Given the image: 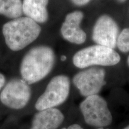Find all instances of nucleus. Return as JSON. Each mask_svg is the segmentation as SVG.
Wrapping results in <instances>:
<instances>
[{
    "label": "nucleus",
    "instance_id": "f257e3e1",
    "mask_svg": "<svg viewBox=\"0 0 129 129\" xmlns=\"http://www.w3.org/2000/svg\"><path fill=\"white\" fill-rule=\"evenodd\" d=\"M55 60V53L50 47L39 46L32 48L21 62L20 72L22 80L29 85L40 81L52 71Z\"/></svg>",
    "mask_w": 129,
    "mask_h": 129
},
{
    "label": "nucleus",
    "instance_id": "f03ea898",
    "mask_svg": "<svg viewBox=\"0 0 129 129\" xmlns=\"http://www.w3.org/2000/svg\"><path fill=\"white\" fill-rule=\"evenodd\" d=\"M5 42L11 50L20 51L38 38L41 28L38 23L28 17H20L3 25Z\"/></svg>",
    "mask_w": 129,
    "mask_h": 129
},
{
    "label": "nucleus",
    "instance_id": "7ed1b4c3",
    "mask_svg": "<svg viewBox=\"0 0 129 129\" xmlns=\"http://www.w3.org/2000/svg\"><path fill=\"white\" fill-rule=\"evenodd\" d=\"M121 56L114 49L95 44L75 53L72 62L79 69L94 67H112L120 62Z\"/></svg>",
    "mask_w": 129,
    "mask_h": 129
},
{
    "label": "nucleus",
    "instance_id": "20e7f679",
    "mask_svg": "<svg viewBox=\"0 0 129 129\" xmlns=\"http://www.w3.org/2000/svg\"><path fill=\"white\" fill-rule=\"evenodd\" d=\"M80 109L87 124L96 128H105L111 124L112 115L107 102L99 94L85 98L81 102Z\"/></svg>",
    "mask_w": 129,
    "mask_h": 129
},
{
    "label": "nucleus",
    "instance_id": "39448f33",
    "mask_svg": "<svg viewBox=\"0 0 129 129\" xmlns=\"http://www.w3.org/2000/svg\"><path fill=\"white\" fill-rule=\"evenodd\" d=\"M71 81L64 75L54 77L47 85L44 93L39 97L35 106L38 111L55 108L67 101L70 93Z\"/></svg>",
    "mask_w": 129,
    "mask_h": 129
},
{
    "label": "nucleus",
    "instance_id": "423d86ee",
    "mask_svg": "<svg viewBox=\"0 0 129 129\" xmlns=\"http://www.w3.org/2000/svg\"><path fill=\"white\" fill-rule=\"evenodd\" d=\"M72 82L83 97L98 94L106 84V71L98 67L83 69L74 75Z\"/></svg>",
    "mask_w": 129,
    "mask_h": 129
},
{
    "label": "nucleus",
    "instance_id": "0eeeda50",
    "mask_svg": "<svg viewBox=\"0 0 129 129\" xmlns=\"http://www.w3.org/2000/svg\"><path fill=\"white\" fill-rule=\"evenodd\" d=\"M30 96L29 85L23 80L14 78L5 85L0 94V101L9 108L20 109L28 104Z\"/></svg>",
    "mask_w": 129,
    "mask_h": 129
},
{
    "label": "nucleus",
    "instance_id": "6e6552de",
    "mask_svg": "<svg viewBox=\"0 0 129 129\" xmlns=\"http://www.w3.org/2000/svg\"><path fill=\"white\" fill-rule=\"evenodd\" d=\"M120 32L117 22L111 16L103 14L95 22L91 38L96 44L115 49Z\"/></svg>",
    "mask_w": 129,
    "mask_h": 129
},
{
    "label": "nucleus",
    "instance_id": "1a4fd4ad",
    "mask_svg": "<svg viewBox=\"0 0 129 129\" xmlns=\"http://www.w3.org/2000/svg\"><path fill=\"white\" fill-rule=\"evenodd\" d=\"M83 19V12L80 10L74 11L66 16L60 28V34L64 40L77 45L85 43L87 34L80 26Z\"/></svg>",
    "mask_w": 129,
    "mask_h": 129
},
{
    "label": "nucleus",
    "instance_id": "9d476101",
    "mask_svg": "<svg viewBox=\"0 0 129 129\" xmlns=\"http://www.w3.org/2000/svg\"><path fill=\"white\" fill-rule=\"evenodd\" d=\"M64 119L63 113L57 108L40 111L34 117L30 129H57Z\"/></svg>",
    "mask_w": 129,
    "mask_h": 129
},
{
    "label": "nucleus",
    "instance_id": "9b49d317",
    "mask_svg": "<svg viewBox=\"0 0 129 129\" xmlns=\"http://www.w3.org/2000/svg\"><path fill=\"white\" fill-rule=\"evenodd\" d=\"M48 0H23V13L37 23H44L48 19Z\"/></svg>",
    "mask_w": 129,
    "mask_h": 129
},
{
    "label": "nucleus",
    "instance_id": "f8f14e48",
    "mask_svg": "<svg viewBox=\"0 0 129 129\" xmlns=\"http://www.w3.org/2000/svg\"><path fill=\"white\" fill-rule=\"evenodd\" d=\"M23 14L21 0H0V14L8 18L16 19Z\"/></svg>",
    "mask_w": 129,
    "mask_h": 129
},
{
    "label": "nucleus",
    "instance_id": "ddd939ff",
    "mask_svg": "<svg viewBox=\"0 0 129 129\" xmlns=\"http://www.w3.org/2000/svg\"><path fill=\"white\" fill-rule=\"evenodd\" d=\"M117 47L121 52L129 53V28L121 30L117 40Z\"/></svg>",
    "mask_w": 129,
    "mask_h": 129
},
{
    "label": "nucleus",
    "instance_id": "4468645a",
    "mask_svg": "<svg viewBox=\"0 0 129 129\" xmlns=\"http://www.w3.org/2000/svg\"><path fill=\"white\" fill-rule=\"evenodd\" d=\"M72 4L77 6H84L87 4L91 0H70Z\"/></svg>",
    "mask_w": 129,
    "mask_h": 129
},
{
    "label": "nucleus",
    "instance_id": "2eb2a0df",
    "mask_svg": "<svg viewBox=\"0 0 129 129\" xmlns=\"http://www.w3.org/2000/svg\"><path fill=\"white\" fill-rule=\"evenodd\" d=\"M61 129H83V128L78 124H73L68 127H63Z\"/></svg>",
    "mask_w": 129,
    "mask_h": 129
},
{
    "label": "nucleus",
    "instance_id": "dca6fc26",
    "mask_svg": "<svg viewBox=\"0 0 129 129\" xmlns=\"http://www.w3.org/2000/svg\"><path fill=\"white\" fill-rule=\"evenodd\" d=\"M6 83V78L3 74L0 73V91L2 89Z\"/></svg>",
    "mask_w": 129,
    "mask_h": 129
},
{
    "label": "nucleus",
    "instance_id": "f3484780",
    "mask_svg": "<svg viewBox=\"0 0 129 129\" xmlns=\"http://www.w3.org/2000/svg\"><path fill=\"white\" fill-rule=\"evenodd\" d=\"M67 59V56H64V55H63L62 56V57H61V60L62 61H64Z\"/></svg>",
    "mask_w": 129,
    "mask_h": 129
},
{
    "label": "nucleus",
    "instance_id": "a211bd4d",
    "mask_svg": "<svg viewBox=\"0 0 129 129\" xmlns=\"http://www.w3.org/2000/svg\"><path fill=\"white\" fill-rule=\"evenodd\" d=\"M127 65H128V67H129V55L128 57H127Z\"/></svg>",
    "mask_w": 129,
    "mask_h": 129
},
{
    "label": "nucleus",
    "instance_id": "6ab92c4d",
    "mask_svg": "<svg viewBox=\"0 0 129 129\" xmlns=\"http://www.w3.org/2000/svg\"><path fill=\"white\" fill-rule=\"evenodd\" d=\"M118 1L119 2H120V3H124L127 1V0H118Z\"/></svg>",
    "mask_w": 129,
    "mask_h": 129
},
{
    "label": "nucleus",
    "instance_id": "aec40b11",
    "mask_svg": "<svg viewBox=\"0 0 129 129\" xmlns=\"http://www.w3.org/2000/svg\"><path fill=\"white\" fill-rule=\"evenodd\" d=\"M123 129H129V125H127V126H126V127H125Z\"/></svg>",
    "mask_w": 129,
    "mask_h": 129
},
{
    "label": "nucleus",
    "instance_id": "412c9836",
    "mask_svg": "<svg viewBox=\"0 0 129 129\" xmlns=\"http://www.w3.org/2000/svg\"><path fill=\"white\" fill-rule=\"evenodd\" d=\"M96 129H110V128H97Z\"/></svg>",
    "mask_w": 129,
    "mask_h": 129
}]
</instances>
